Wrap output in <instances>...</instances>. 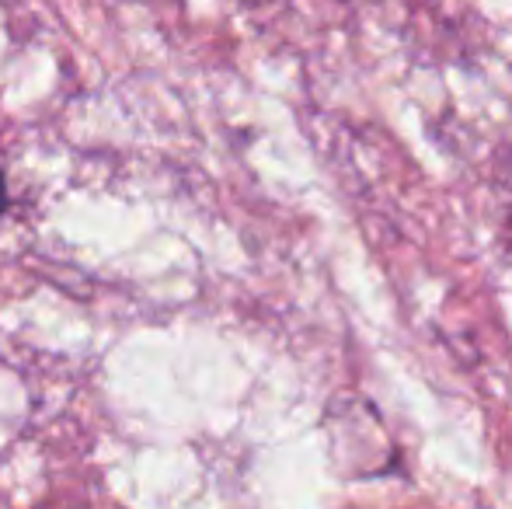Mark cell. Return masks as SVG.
I'll return each mask as SVG.
<instances>
[{
	"mask_svg": "<svg viewBox=\"0 0 512 509\" xmlns=\"http://www.w3.org/2000/svg\"><path fill=\"white\" fill-rule=\"evenodd\" d=\"M7 210V182H4V168H0V217Z\"/></svg>",
	"mask_w": 512,
	"mask_h": 509,
	"instance_id": "6da1fadb",
	"label": "cell"
}]
</instances>
